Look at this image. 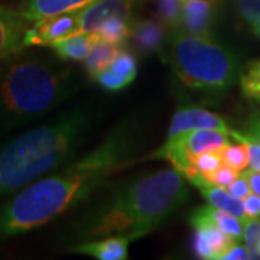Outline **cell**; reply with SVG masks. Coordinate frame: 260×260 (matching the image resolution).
<instances>
[{"label":"cell","instance_id":"6da1fadb","mask_svg":"<svg viewBox=\"0 0 260 260\" xmlns=\"http://www.w3.org/2000/svg\"><path fill=\"white\" fill-rule=\"evenodd\" d=\"M135 145V129L124 123L83 158L12 194L0 207V242L44 227L88 198L112 174L126 167Z\"/></svg>","mask_w":260,"mask_h":260},{"label":"cell","instance_id":"7a4b0ae2","mask_svg":"<svg viewBox=\"0 0 260 260\" xmlns=\"http://www.w3.org/2000/svg\"><path fill=\"white\" fill-rule=\"evenodd\" d=\"M185 177L174 169L135 178L116 186L81 215L75 237L124 236L139 240L167 221L188 198Z\"/></svg>","mask_w":260,"mask_h":260},{"label":"cell","instance_id":"3957f363","mask_svg":"<svg viewBox=\"0 0 260 260\" xmlns=\"http://www.w3.org/2000/svg\"><path fill=\"white\" fill-rule=\"evenodd\" d=\"M90 124L91 113L78 107L6 143L0 149V197L15 194L64 165Z\"/></svg>","mask_w":260,"mask_h":260},{"label":"cell","instance_id":"277c9868","mask_svg":"<svg viewBox=\"0 0 260 260\" xmlns=\"http://www.w3.org/2000/svg\"><path fill=\"white\" fill-rule=\"evenodd\" d=\"M68 70L47 56L16 55L0 75V117L22 124L49 113L71 91Z\"/></svg>","mask_w":260,"mask_h":260},{"label":"cell","instance_id":"5b68a950","mask_svg":"<svg viewBox=\"0 0 260 260\" xmlns=\"http://www.w3.org/2000/svg\"><path fill=\"white\" fill-rule=\"evenodd\" d=\"M164 61L184 85L207 93H224L240 77V62L232 49L184 29L174 28L167 37Z\"/></svg>","mask_w":260,"mask_h":260},{"label":"cell","instance_id":"8992f818","mask_svg":"<svg viewBox=\"0 0 260 260\" xmlns=\"http://www.w3.org/2000/svg\"><path fill=\"white\" fill-rule=\"evenodd\" d=\"M229 132L215 129H194L167 138L165 143L145 159H167L181 174L194 164L197 156L229 145Z\"/></svg>","mask_w":260,"mask_h":260},{"label":"cell","instance_id":"52a82bcc","mask_svg":"<svg viewBox=\"0 0 260 260\" xmlns=\"http://www.w3.org/2000/svg\"><path fill=\"white\" fill-rule=\"evenodd\" d=\"M80 32H81V10L59 13L34 22L25 38V45L52 47L58 41Z\"/></svg>","mask_w":260,"mask_h":260},{"label":"cell","instance_id":"ba28073f","mask_svg":"<svg viewBox=\"0 0 260 260\" xmlns=\"http://www.w3.org/2000/svg\"><path fill=\"white\" fill-rule=\"evenodd\" d=\"M139 0H94L81 9V32H95L106 23H133V10Z\"/></svg>","mask_w":260,"mask_h":260},{"label":"cell","instance_id":"9c48e42d","mask_svg":"<svg viewBox=\"0 0 260 260\" xmlns=\"http://www.w3.org/2000/svg\"><path fill=\"white\" fill-rule=\"evenodd\" d=\"M32 22L20 10L0 5V62L20 54L26 45L25 38Z\"/></svg>","mask_w":260,"mask_h":260},{"label":"cell","instance_id":"30bf717a","mask_svg":"<svg viewBox=\"0 0 260 260\" xmlns=\"http://www.w3.org/2000/svg\"><path fill=\"white\" fill-rule=\"evenodd\" d=\"M194 129H215L230 133L221 116L198 107H182L174 114L167 138H174L178 133Z\"/></svg>","mask_w":260,"mask_h":260},{"label":"cell","instance_id":"8fae6325","mask_svg":"<svg viewBox=\"0 0 260 260\" xmlns=\"http://www.w3.org/2000/svg\"><path fill=\"white\" fill-rule=\"evenodd\" d=\"M215 0H181V25L186 32L211 37Z\"/></svg>","mask_w":260,"mask_h":260},{"label":"cell","instance_id":"7c38bea8","mask_svg":"<svg viewBox=\"0 0 260 260\" xmlns=\"http://www.w3.org/2000/svg\"><path fill=\"white\" fill-rule=\"evenodd\" d=\"M189 224L197 229L201 225H215L221 232L229 234L234 240L240 242L243 239V229L240 218L215 208L213 205H201L189 215Z\"/></svg>","mask_w":260,"mask_h":260},{"label":"cell","instance_id":"4fadbf2b","mask_svg":"<svg viewBox=\"0 0 260 260\" xmlns=\"http://www.w3.org/2000/svg\"><path fill=\"white\" fill-rule=\"evenodd\" d=\"M194 230V251L200 259L220 260L224 251L237 242L215 225H201Z\"/></svg>","mask_w":260,"mask_h":260},{"label":"cell","instance_id":"5bb4252c","mask_svg":"<svg viewBox=\"0 0 260 260\" xmlns=\"http://www.w3.org/2000/svg\"><path fill=\"white\" fill-rule=\"evenodd\" d=\"M130 243L132 242L124 236H109L97 242L78 243L70 250L100 260H124L127 259Z\"/></svg>","mask_w":260,"mask_h":260},{"label":"cell","instance_id":"9a60e30c","mask_svg":"<svg viewBox=\"0 0 260 260\" xmlns=\"http://www.w3.org/2000/svg\"><path fill=\"white\" fill-rule=\"evenodd\" d=\"M94 0H22L19 10L32 23L59 13L81 10Z\"/></svg>","mask_w":260,"mask_h":260},{"label":"cell","instance_id":"2e32d148","mask_svg":"<svg viewBox=\"0 0 260 260\" xmlns=\"http://www.w3.org/2000/svg\"><path fill=\"white\" fill-rule=\"evenodd\" d=\"M130 38L143 52H152L165 45L167 32L164 23L153 19L133 22Z\"/></svg>","mask_w":260,"mask_h":260},{"label":"cell","instance_id":"e0dca14e","mask_svg":"<svg viewBox=\"0 0 260 260\" xmlns=\"http://www.w3.org/2000/svg\"><path fill=\"white\" fill-rule=\"evenodd\" d=\"M97 41L99 37L94 32H80L58 41L51 48L64 61H84Z\"/></svg>","mask_w":260,"mask_h":260},{"label":"cell","instance_id":"ac0fdd59","mask_svg":"<svg viewBox=\"0 0 260 260\" xmlns=\"http://www.w3.org/2000/svg\"><path fill=\"white\" fill-rule=\"evenodd\" d=\"M198 189H200V192H201V195L204 197L205 200L213 207H215V208H220V210H223L225 213L233 214L237 218H240L242 221L244 218H247V215L244 213V207H243L242 200L234 198L224 186L205 185L200 186Z\"/></svg>","mask_w":260,"mask_h":260},{"label":"cell","instance_id":"d6986e66","mask_svg":"<svg viewBox=\"0 0 260 260\" xmlns=\"http://www.w3.org/2000/svg\"><path fill=\"white\" fill-rule=\"evenodd\" d=\"M121 48H123L121 45H116V44H112V42L99 39L93 45V48L90 49L88 55L85 56V59H84L85 70H87L88 75L91 78H94L100 71L106 70L107 67H110L113 59L120 52Z\"/></svg>","mask_w":260,"mask_h":260},{"label":"cell","instance_id":"ffe728a7","mask_svg":"<svg viewBox=\"0 0 260 260\" xmlns=\"http://www.w3.org/2000/svg\"><path fill=\"white\" fill-rule=\"evenodd\" d=\"M218 153L221 156L224 165L236 169L237 172H242L249 165V152H247V146L239 142L237 145H225L223 148L218 149Z\"/></svg>","mask_w":260,"mask_h":260},{"label":"cell","instance_id":"44dd1931","mask_svg":"<svg viewBox=\"0 0 260 260\" xmlns=\"http://www.w3.org/2000/svg\"><path fill=\"white\" fill-rule=\"evenodd\" d=\"M240 85L244 97L260 102V59L253 61L240 75Z\"/></svg>","mask_w":260,"mask_h":260},{"label":"cell","instance_id":"7402d4cb","mask_svg":"<svg viewBox=\"0 0 260 260\" xmlns=\"http://www.w3.org/2000/svg\"><path fill=\"white\" fill-rule=\"evenodd\" d=\"M243 223V240L244 246L247 247L250 259L260 257L259 244H260V218L259 217H247Z\"/></svg>","mask_w":260,"mask_h":260},{"label":"cell","instance_id":"603a6c76","mask_svg":"<svg viewBox=\"0 0 260 260\" xmlns=\"http://www.w3.org/2000/svg\"><path fill=\"white\" fill-rule=\"evenodd\" d=\"M107 68H110L116 74L124 77L130 83L136 78V74H138V62H136V58L132 55L130 52L124 51L123 48L120 49V52L117 54V56L113 59L110 67H107Z\"/></svg>","mask_w":260,"mask_h":260},{"label":"cell","instance_id":"cb8c5ba5","mask_svg":"<svg viewBox=\"0 0 260 260\" xmlns=\"http://www.w3.org/2000/svg\"><path fill=\"white\" fill-rule=\"evenodd\" d=\"M158 9L164 23L178 28L181 22V0H158Z\"/></svg>","mask_w":260,"mask_h":260},{"label":"cell","instance_id":"d4e9b609","mask_svg":"<svg viewBox=\"0 0 260 260\" xmlns=\"http://www.w3.org/2000/svg\"><path fill=\"white\" fill-rule=\"evenodd\" d=\"M94 81H97L103 88H106L109 91H119L130 84V81H127L124 77L116 74L110 68H106V70L100 71L94 77Z\"/></svg>","mask_w":260,"mask_h":260},{"label":"cell","instance_id":"484cf974","mask_svg":"<svg viewBox=\"0 0 260 260\" xmlns=\"http://www.w3.org/2000/svg\"><path fill=\"white\" fill-rule=\"evenodd\" d=\"M194 165L204 177H207L211 172H214L215 169L221 167L223 160H221V156H220L218 149H217V150L205 152V153H201L200 156H197V159L194 160Z\"/></svg>","mask_w":260,"mask_h":260},{"label":"cell","instance_id":"4316f807","mask_svg":"<svg viewBox=\"0 0 260 260\" xmlns=\"http://www.w3.org/2000/svg\"><path fill=\"white\" fill-rule=\"evenodd\" d=\"M230 136L237 142H242L247 146V152H249V165L253 169L260 171V143L256 140L247 139L246 136H243L240 132H234L230 130Z\"/></svg>","mask_w":260,"mask_h":260},{"label":"cell","instance_id":"83f0119b","mask_svg":"<svg viewBox=\"0 0 260 260\" xmlns=\"http://www.w3.org/2000/svg\"><path fill=\"white\" fill-rule=\"evenodd\" d=\"M240 175V172H237L236 169L233 168L227 167V165H221L218 169H215L214 172H211L210 175H207V181L213 185H218V186H229L232 184L233 181L236 178Z\"/></svg>","mask_w":260,"mask_h":260},{"label":"cell","instance_id":"f1b7e54d","mask_svg":"<svg viewBox=\"0 0 260 260\" xmlns=\"http://www.w3.org/2000/svg\"><path fill=\"white\" fill-rule=\"evenodd\" d=\"M237 9L249 23L260 19V0H237Z\"/></svg>","mask_w":260,"mask_h":260},{"label":"cell","instance_id":"f546056e","mask_svg":"<svg viewBox=\"0 0 260 260\" xmlns=\"http://www.w3.org/2000/svg\"><path fill=\"white\" fill-rule=\"evenodd\" d=\"M227 188H229V192H230L234 198H239V200H243V198H246L249 194H251L250 186H249L246 178L243 177L242 174L236 178Z\"/></svg>","mask_w":260,"mask_h":260},{"label":"cell","instance_id":"4dcf8cb0","mask_svg":"<svg viewBox=\"0 0 260 260\" xmlns=\"http://www.w3.org/2000/svg\"><path fill=\"white\" fill-rule=\"evenodd\" d=\"M240 242H234L224 251L221 254L220 260H244V259H250V254H249V250L246 246L243 244H239Z\"/></svg>","mask_w":260,"mask_h":260},{"label":"cell","instance_id":"1f68e13d","mask_svg":"<svg viewBox=\"0 0 260 260\" xmlns=\"http://www.w3.org/2000/svg\"><path fill=\"white\" fill-rule=\"evenodd\" d=\"M240 133L247 139L256 140L260 143V114H253L246 123V130Z\"/></svg>","mask_w":260,"mask_h":260},{"label":"cell","instance_id":"d6a6232c","mask_svg":"<svg viewBox=\"0 0 260 260\" xmlns=\"http://www.w3.org/2000/svg\"><path fill=\"white\" fill-rule=\"evenodd\" d=\"M243 207L247 217H260V195L251 192L243 198Z\"/></svg>","mask_w":260,"mask_h":260},{"label":"cell","instance_id":"836d02e7","mask_svg":"<svg viewBox=\"0 0 260 260\" xmlns=\"http://www.w3.org/2000/svg\"><path fill=\"white\" fill-rule=\"evenodd\" d=\"M242 175L246 178L247 184L250 186V191L253 194L260 195V171L257 169H244L242 171Z\"/></svg>","mask_w":260,"mask_h":260},{"label":"cell","instance_id":"e575fe53","mask_svg":"<svg viewBox=\"0 0 260 260\" xmlns=\"http://www.w3.org/2000/svg\"><path fill=\"white\" fill-rule=\"evenodd\" d=\"M250 26H251V30H253V34H254L256 37L260 38V19L259 20H254V22H251Z\"/></svg>","mask_w":260,"mask_h":260},{"label":"cell","instance_id":"d590c367","mask_svg":"<svg viewBox=\"0 0 260 260\" xmlns=\"http://www.w3.org/2000/svg\"><path fill=\"white\" fill-rule=\"evenodd\" d=\"M0 75H2V68H0Z\"/></svg>","mask_w":260,"mask_h":260},{"label":"cell","instance_id":"8d00e7d4","mask_svg":"<svg viewBox=\"0 0 260 260\" xmlns=\"http://www.w3.org/2000/svg\"><path fill=\"white\" fill-rule=\"evenodd\" d=\"M259 253H260V244H259Z\"/></svg>","mask_w":260,"mask_h":260}]
</instances>
